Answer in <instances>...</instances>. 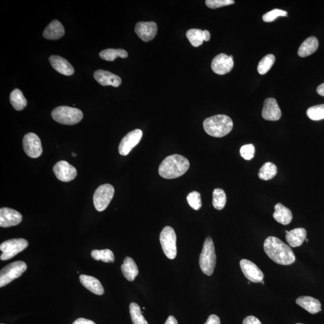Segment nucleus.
<instances>
[{
  "label": "nucleus",
  "mask_w": 324,
  "mask_h": 324,
  "mask_svg": "<svg viewBox=\"0 0 324 324\" xmlns=\"http://www.w3.org/2000/svg\"><path fill=\"white\" fill-rule=\"evenodd\" d=\"M267 255L280 265L289 266L296 261V256L290 247L276 237H269L263 243Z\"/></svg>",
  "instance_id": "1"
},
{
  "label": "nucleus",
  "mask_w": 324,
  "mask_h": 324,
  "mask_svg": "<svg viewBox=\"0 0 324 324\" xmlns=\"http://www.w3.org/2000/svg\"><path fill=\"white\" fill-rule=\"evenodd\" d=\"M190 163L188 159L179 155L167 157L159 168V175L166 179H173L181 176L188 171Z\"/></svg>",
  "instance_id": "2"
},
{
  "label": "nucleus",
  "mask_w": 324,
  "mask_h": 324,
  "mask_svg": "<svg viewBox=\"0 0 324 324\" xmlns=\"http://www.w3.org/2000/svg\"><path fill=\"white\" fill-rule=\"evenodd\" d=\"M203 126L209 135L216 138H222L231 131L233 122L229 116L226 115H216L205 119Z\"/></svg>",
  "instance_id": "3"
},
{
  "label": "nucleus",
  "mask_w": 324,
  "mask_h": 324,
  "mask_svg": "<svg viewBox=\"0 0 324 324\" xmlns=\"http://www.w3.org/2000/svg\"><path fill=\"white\" fill-rule=\"evenodd\" d=\"M216 263L215 245L211 237H207L199 256L200 268L205 275L210 276L213 275Z\"/></svg>",
  "instance_id": "4"
},
{
  "label": "nucleus",
  "mask_w": 324,
  "mask_h": 324,
  "mask_svg": "<svg viewBox=\"0 0 324 324\" xmlns=\"http://www.w3.org/2000/svg\"><path fill=\"white\" fill-rule=\"evenodd\" d=\"M51 115L55 122L66 125H76L83 119V113L81 110L66 106L55 108L52 111Z\"/></svg>",
  "instance_id": "5"
},
{
  "label": "nucleus",
  "mask_w": 324,
  "mask_h": 324,
  "mask_svg": "<svg viewBox=\"0 0 324 324\" xmlns=\"http://www.w3.org/2000/svg\"><path fill=\"white\" fill-rule=\"evenodd\" d=\"M160 242L167 258L173 259L176 256V236L171 226H166L160 235Z\"/></svg>",
  "instance_id": "6"
},
{
  "label": "nucleus",
  "mask_w": 324,
  "mask_h": 324,
  "mask_svg": "<svg viewBox=\"0 0 324 324\" xmlns=\"http://www.w3.org/2000/svg\"><path fill=\"white\" fill-rule=\"evenodd\" d=\"M26 269L27 266L23 261H16L6 266L0 272V287L2 288L13 280L18 278L26 271Z\"/></svg>",
  "instance_id": "7"
},
{
  "label": "nucleus",
  "mask_w": 324,
  "mask_h": 324,
  "mask_svg": "<svg viewBox=\"0 0 324 324\" xmlns=\"http://www.w3.org/2000/svg\"><path fill=\"white\" fill-rule=\"evenodd\" d=\"M114 192V188L109 184L99 186L93 196V203L95 209L99 212L104 211L111 202Z\"/></svg>",
  "instance_id": "8"
},
{
  "label": "nucleus",
  "mask_w": 324,
  "mask_h": 324,
  "mask_svg": "<svg viewBox=\"0 0 324 324\" xmlns=\"http://www.w3.org/2000/svg\"><path fill=\"white\" fill-rule=\"evenodd\" d=\"M28 246V243L25 239H14L7 240L0 245V250L2 252L0 259L2 260L11 259L22 252Z\"/></svg>",
  "instance_id": "9"
},
{
  "label": "nucleus",
  "mask_w": 324,
  "mask_h": 324,
  "mask_svg": "<svg viewBox=\"0 0 324 324\" xmlns=\"http://www.w3.org/2000/svg\"><path fill=\"white\" fill-rule=\"evenodd\" d=\"M23 149L26 155L32 158H38L42 155L43 149L39 137L34 133H28L23 139Z\"/></svg>",
  "instance_id": "10"
},
{
  "label": "nucleus",
  "mask_w": 324,
  "mask_h": 324,
  "mask_svg": "<svg viewBox=\"0 0 324 324\" xmlns=\"http://www.w3.org/2000/svg\"><path fill=\"white\" fill-rule=\"evenodd\" d=\"M143 135L141 129H135L127 134L122 140L119 146V152L122 156L129 155L132 150L138 144Z\"/></svg>",
  "instance_id": "11"
},
{
  "label": "nucleus",
  "mask_w": 324,
  "mask_h": 324,
  "mask_svg": "<svg viewBox=\"0 0 324 324\" xmlns=\"http://www.w3.org/2000/svg\"><path fill=\"white\" fill-rule=\"evenodd\" d=\"M234 65L233 56L220 53L215 56L212 63V69L216 74L223 75L232 71Z\"/></svg>",
  "instance_id": "12"
},
{
  "label": "nucleus",
  "mask_w": 324,
  "mask_h": 324,
  "mask_svg": "<svg viewBox=\"0 0 324 324\" xmlns=\"http://www.w3.org/2000/svg\"><path fill=\"white\" fill-rule=\"evenodd\" d=\"M56 178L63 182H69L76 178V169L68 162L62 160L56 163L53 168Z\"/></svg>",
  "instance_id": "13"
},
{
  "label": "nucleus",
  "mask_w": 324,
  "mask_h": 324,
  "mask_svg": "<svg viewBox=\"0 0 324 324\" xmlns=\"http://www.w3.org/2000/svg\"><path fill=\"white\" fill-rule=\"evenodd\" d=\"M240 265L243 275L249 281L253 283L262 282L264 275L255 263L248 259H242Z\"/></svg>",
  "instance_id": "14"
},
{
  "label": "nucleus",
  "mask_w": 324,
  "mask_h": 324,
  "mask_svg": "<svg viewBox=\"0 0 324 324\" xmlns=\"http://www.w3.org/2000/svg\"><path fill=\"white\" fill-rule=\"evenodd\" d=\"M22 220L21 214L15 210L8 207L0 209V226L2 228L18 225Z\"/></svg>",
  "instance_id": "15"
},
{
  "label": "nucleus",
  "mask_w": 324,
  "mask_h": 324,
  "mask_svg": "<svg viewBox=\"0 0 324 324\" xmlns=\"http://www.w3.org/2000/svg\"><path fill=\"white\" fill-rule=\"evenodd\" d=\"M135 31L140 39L148 42L155 38L158 32V25L155 22H139L137 23Z\"/></svg>",
  "instance_id": "16"
},
{
  "label": "nucleus",
  "mask_w": 324,
  "mask_h": 324,
  "mask_svg": "<svg viewBox=\"0 0 324 324\" xmlns=\"http://www.w3.org/2000/svg\"><path fill=\"white\" fill-rule=\"evenodd\" d=\"M262 116L263 119L268 121H277L280 120L282 112L275 99L268 98L265 100Z\"/></svg>",
  "instance_id": "17"
},
{
  "label": "nucleus",
  "mask_w": 324,
  "mask_h": 324,
  "mask_svg": "<svg viewBox=\"0 0 324 324\" xmlns=\"http://www.w3.org/2000/svg\"><path fill=\"white\" fill-rule=\"evenodd\" d=\"M94 78L97 82L103 86L112 85L114 87H119L122 84V79L120 76L104 70L96 71L94 73Z\"/></svg>",
  "instance_id": "18"
},
{
  "label": "nucleus",
  "mask_w": 324,
  "mask_h": 324,
  "mask_svg": "<svg viewBox=\"0 0 324 324\" xmlns=\"http://www.w3.org/2000/svg\"><path fill=\"white\" fill-rule=\"evenodd\" d=\"M49 62L53 69L66 76H71L74 73L75 70L65 58L58 55H51L49 57Z\"/></svg>",
  "instance_id": "19"
},
{
  "label": "nucleus",
  "mask_w": 324,
  "mask_h": 324,
  "mask_svg": "<svg viewBox=\"0 0 324 324\" xmlns=\"http://www.w3.org/2000/svg\"><path fill=\"white\" fill-rule=\"evenodd\" d=\"M286 240L290 247L297 248L302 245L306 239L307 232L305 228L293 229L290 231L286 230Z\"/></svg>",
  "instance_id": "20"
},
{
  "label": "nucleus",
  "mask_w": 324,
  "mask_h": 324,
  "mask_svg": "<svg viewBox=\"0 0 324 324\" xmlns=\"http://www.w3.org/2000/svg\"><path fill=\"white\" fill-rule=\"evenodd\" d=\"M297 305L311 314L319 313L321 310L319 301L309 296H301L296 300Z\"/></svg>",
  "instance_id": "21"
},
{
  "label": "nucleus",
  "mask_w": 324,
  "mask_h": 324,
  "mask_svg": "<svg viewBox=\"0 0 324 324\" xmlns=\"http://www.w3.org/2000/svg\"><path fill=\"white\" fill-rule=\"evenodd\" d=\"M65 34V30L62 23L58 20H53L45 29L43 36L46 39L58 40Z\"/></svg>",
  "instance_id": "22"
},
{
  "label": "nucleus",
  "mask_w": 324,
  "mask_h": 324,
  "mask_svg": "<svg viewBox=\"0 0 324 324\" xmlns=\"http://www.w3.org/2000/svg\"><path fill=\"white\" fill-rule=\"evenodd\" d=\"M79 280L85 288L95 294L102 296L104 293L105 290L101 283L95 277L82 275L79 276Z\"/></svg>",
  "instance_id": "23"
},
{
  "label": "nucleus",
  "mask_w": 324,
  "mask_h": 324,
  "mask_svg": "<svg viewBox=\"0 0 324 324\" xmlns=\"http://www.w3.org/2000/svg\"><path fill=\"white\" fill-rule=\"evenodd\" d=\"M275 210L273 216L277 222L283 225H288L291 222L292 214L288 208L282 203H278L275 206Z\"/></svg>",
  "instance_id": "24"
},
{
  "label": "nucleus",
  "mask_w": 324,
  "mask_h": 324,
  "mask_svg": "<svg viewBox=\"0 0 324 324\" xmlns=\"http://www.w3.org/2000/svg\"><path fill=\"white\" fill-rule=\"evenodd\" d=\"M123 275L129 281L132 282L134 280L139 273L138 266L132 258L126 257L124 260V263L121 267Z\"/></svg>",
  "instance_id": "25"
},
{
  "label": "nucleus",
  "mask_w": 324,
  "mask_h": 324,
  "mask_svg": "<svg viewBox=\"0 0 324 324\" xmlns=\"http://www.w3.org/2000/svg\"><path fill=\"white\" fill-rule=\"evenodd\" d=\"M319 43L315 37H310L304 41L299 49L298 54L301 57L312 54L318 48Z\"/></svg>",
  "instance_id": "26"
},
{
  "label": "nucleus",
  "mask_w": 324,
  "mask_h": 324,
  "mask_svg": "<svg viewBox=\"0 0 324 324\" xmlns=\"http://www.w3.org/2000/svg\"><path fill=\"white\" fill-rule=\"evenodd\" d=\"M11 105L16 111H21L27 105V100L25 99L21 90L16 89L13 90L10 96Z\"/></svg>",
  "instance_id": "27"
},
{
  "label": "nucleus",
  "mask_w": 324,
  "mask_h": 324,
  "mask_svg": "<svg viewBox=\"0 0 324 324\" xmlns=\"http://www.w3.org/2000/svg\"><path fill=\"white\" fill-rule=\"evenodd\" d=\"M100 57L106 61L113 62L117 57L126 58L128 53L122 49H107L99 53Z\"/></svg>",
  "instance_id": "28"
},
{
  "label": "nucleus",
  "mask_w": 324,
  "mask_h": 324,
  "mask_svg": "<svg viewBox=\"0 0 324 324\" xmlns=\"http://www.w3.org/2000/svg\"><path fill=\"white\" fill-rule=\"evenodd\" d=\"M277 173V166L272 162H266L260 168L258 176L260 179L267 181L273 179Z\"/></svg>",
  "instance_id": "29"
},
{
  "label": "nucleus",
  "mask_w": 324,
  "mask_h": 324,
  "mask_svg": "<svg viewBox=\"0 0 324 324\" xmlns=\"http://www.w3.org/2000/svg\"><path fill=\"white\" fill-rule=\"evenodd\" d=\"M187 38L194 47H198L204 41L203 31L199 29H190L186 33Z\"/></svg>",
  "instance_id": "30"
},
{
  "label": "nucleus",
  "mask_w": 324,
  "mask_h": 324,
  "mask_svg": "<svg viewBox=\"0 0 324 324\" xmlns=\"http://www.w3.org/2000/svg\"><path fill=\"white\" fill-rule=\"evenodd\" d=\"M130 316L133 324H149L142 315L141 308L138 304L132 303L129 306Z\"/></svg>",
  "instance_id": "31"
},
{
  "label": "nucleus",
  "mask_w": 324,
  "mask_h": 324,
  "mask_svg": "<svg viewBox=\"0 0 324 324\" xmlns=\"http://www.w3.org/2000/svg\"><path fill=\"white\" fill-rule=\"evenodd\" d=\"M226 203V193L222 189H215L213 192V205L216 210H221Z\"/></svg>",
  "instance_id": "32"
},
{
  "label": "nucleus",
  "mask_w": 324,
  "mask_h": 324,
  "mask_svg": "<svg viewBox=\"0 0 324 324\" xmlns=\"http://www.w3.org/2000/svg\"><path fill=\"white\" fill-rule=\"evenodd\" d=\"M92 258L96 260H102L105 263L114 262L115 257L111 250H94L91 253Z\"/></svg>",
  "instance_id": "33"
},
{
  "label": "nucleus",
  "mask_w": 324,
  "mask_h": 324,
  "mask_svg": "<svg viewBox=\"0 0 324 324\" xmlns=\"http://www.w3.org/2000/svg\"><path fill=\"white\" fill-rule=\"evenodd\" d=\"M275 57L272 54L267 55L260 60L258 66V72L260 75H265L275 63Z\"/></svg>",
  "instance_id": "34"
},
{
  "label": "nucleus",
  "mask_w": 324,
  "mask_h": 324,
  "mask_svg": "<svg viewBox=\"0 0 324 324\" xmlns=\"http://www.w3.org/2000/svg\"><path fill=\"white\" fill-rule=\"evenodd\" d=\"M308 117L313 121L324 119V104L310 107L306 112Z\"/></svg>",
  "instance_id": "35"
},
{
  "label": "nucleus",
  "mask_w": 324,
  "mask_h": 324,
  "mask_svg": "<svg viewBox=\"0 0 324 324\" xmlns=\"http://www.w3.org/2000/svg\"><path fill=\"white\" fill-rule=\"evenodd\" d=\"M187 200L193 210H199L202 207L201 198L198 192L193 191L187 196Z\"/></svg>",
  "instance_id": "36"
},
{
  "label": "nucleus",
  "mask_w": 324,
  "mask_h": 324,
  "mask_svg": "<svg viewBox=\"0 0 324 324\" xmlns=\"http://www.w3.org/2000/svg\"><path fill=\"white\" fill-rule=\"evenodd\" d=\"M288 13L278 9L272 10V11L267 12L262 16L263 21L266 22H271L279 16H286Z\"/></svg>",
  "instance_id": "37"
},
{
  "label": "nucleus",
  "mask_w": 324,
  "mask_h": 324,
  "mask_svg": "<svg viewBox=\"0 0 324 324\" xmlns=\"http://www.w3.org/2000/svg\"><path fill=\"white\" fill-rule=\"evenodd\" d=\"M240 155L244 159L250 160L255 156V148L252 143L246 144L242 146L240 150Z\"/></svg>",
  "instance_id": "38"
},
{
  "label": "nucleus",
  "mask_w": 324,
  "mask_h": 324,
  "mask_svg": "<svg viewBox=\"0 0 324 324\" xmlns=\"http://www.w3.org/2000/svg\"><path fill=\"white\" fill-rule=\"evenodd\" d=\"M233 0H207L205 4L210 9H217L221 7L234 4Z\"/></svg>",
  "instance_id": "39"
},
{
  "label": "nucleus",
  "mask_w": 324,
  "mask_h": 324,
  "mask_svg": "<svg viewBox=\"0 0 324 324\" xmlns=\"http://www.w3.org/2000/svg\"><path fill=\"white\" fill-rule=\"evenodd\" d=\"M243 324H262V323L256 317L249 316L243 320Z\"/></svg>",
  "instance_id": "40"
},
{
  "label": "nucleus",
  "mask_w": 324,
  "mask_h": 324,
  "mask_svg": "<svg viewBox=\"0 0 324 324\" xmlns=\"http://www.w3.org/2000/svg\"><path fill=\"white\" fill-rule=\"evenodd\" d=\"M204 324H220L219 317L216 315H212L209 317Z\"/></svg>",
  "instance_id": "41"
},
{
  "label": "nucleus",
  "mask_w": 324,
  "mask_h": 324,
  "mask_svg": "<svg viewBox=\"0 0 324 324\" xmlns=\"http://www.w3.org/2000/svg\"><path fill=\"white\" fill-rule=\"evenodd\" d=\"M72 324H96L95 322L92 321L91 320L86 319L85 318H78L75 320Z\"/></svg>",
  "instance_id": "42"
},
{
  "label": "nucleus",
  "mask_w": 324,
  "mask_h": 324,
  "mask_svg": "<svg viewBox=\"0 0 324 324\" xmlns=\"http://www.w3.org/2000/svg\"><path fill=\"white\" fill-rule=\"evenodd\" d=\"M165 324H179L178 321L175 319L174 316H169L168 318L167 319Z\"/></svg>",
  "instance_id": "43"
},
{
  "label": "nucleus",
  "mask_w": 324,
  "mask_h": 324,
  "mask_svg": "<svg viewBox=\"0 0 324 324\" xmlns=\"http://www.w3.org/2000/svg\"><path fill=\"white\" fill-rule=\"evenodd\" d=\"M316 92L319 95L324 97V83L318 86V87L316 89Z\"/></svg>",
  "instance_id": "44"
},
{
  "label": "nucleus",
  "mask_w": 324,
  "mask_h": 324,
  "mask_svg": "<svg viewBox=\"0 0 324 324\" xmlns=\"http://www.w3.org/2000/svg\"><path fill=\"white\" fill-rule=\"evenodd\" d=\"M203 35H204V41H209L210 38H211V35H210V33L208 30H204V31H203Z\"/></svg>",
  "instance_id": "45"
},
{
  "label": "nucleus",
  "mask_w": 324,
  "mask_h": 324,
  "mask_svg": "<svg viewBox=\"0 0 324 324\" xmlns=\"http://www.w3.org/2000/svg\"><path fill=\"white\" fill-rule=\"evenodd\" d=\"M72 156H73V157H75V156H76V154H75V153H72Z\"/></svg>",
  "instance_id": "46"
},
{
  "label": "nucleus",
  "mask_w": 324,
  "mask_h": 324,
  "mask_svg": "<svg viewBox=\"0 0 324 324\" xmlns=\"http://www.w3.org/2000/svg\"><path fill=\"white\" fill-rule=\"evenodd\" d=\"M306 241L307 242H309V240H308V239H306Z\"/></svg>",
  "instance_id": "47"
},
{
  "label": "nucleus",
  "mask_w": 324,
  "mask_h": 324,
  "mask_svg": "<svg viewBox=\"0 0 324 324\" xmlns=\"http://www.w3.org/2000/svg\"><path fill=\"white\" fill-rule=\"evenodd\" d=\"M296 324H303V323H296Z\"/></svg>",
  "instance_id": "48"
},
{
  "label": "nucleus",
  "mask_w": 324,
  "mask_h": 324,
  "mask_svg": "<svg viewBox=\"0 0 324 324\" xmlns=\"http://www.w3.org/2000/svg\"><path fill=\"white\" fill-rule=\"evenodd\" d=\"M2 324H3V323H2Z\"/></svg>",
  "instance_id": "49"
}]
</instances>
